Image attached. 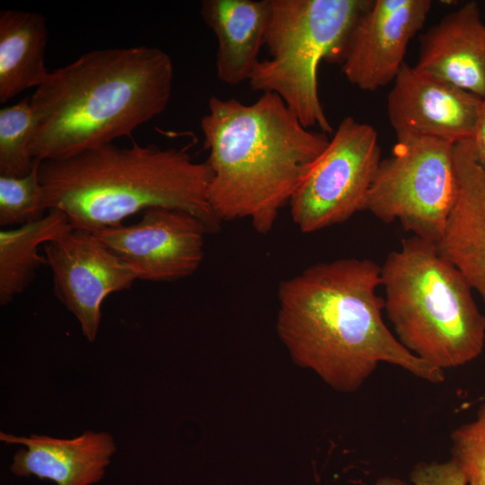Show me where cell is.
<instances>
[{"instance_id": "cell-14", "label": "cell", "mask_w": 485, "mask_h": 485, "mask_svg": "<svg viewBox=\"0 0 485 485\" xmlns=\"http://www.w3.org/2000/svg\"><path fill=\"white\" fill-rule=\"evenodd\" d=\"M419 71L485 99V22L471 1L420 36Z\"/></svg>"}, {"instance_id": "cell-5", "label": "cell", "mask_w": 485, "mask_h": 485, "mask_svg": "<svg viewBox=\"0 0 485 485\" xmlns=\"http://www.w3.org/2000/svg\"><path fill=\"white\" fill-rule=\"evenodd\" d=\"M384 311L400 343L441 369L464 366L485 346L472 288L436 244L411 235L381 266Z\"/></svg>"}, {"instance_id": "cell-4", "label": "cell", "mask_w": 485, "mask_h": 485, "mask_svg": "<svg viewBox=\"0 0 485 485\" xmlns=\"http://www.w3.org/2000/svg\"><path fill=\"white\" fill-rule=\"evenodd\" d=\"M134 140V139H133ZM128 147L114 143L63 160H45L39 177L48 210H59L75 229L90 232L122 225L152 207L188 212L210 233L220 222L209 204L212 171L187 147Z\"/></svg>"}, {"instance_id": "cell-22", "label": "cell", "mask_w": 485, "mask_h": 485, "mask_svg": "<svg viewBox=\"0 0 485 485\" xmlns=\"http://www.w3.org/2000/svg\"><path fill=\"white\" fill-rule=\"evenodd\" d=\"M413 485H467L464 476L452 460L444 463H421L410 473ZM374 485H408L403 481L385 476Z\"/></svg>"}, {"instance_id": "cell-3", "label": "cell", "mask_w": 485, "mask_h": 485, "mask_svg": "<svg viewBox=\"0 0 485 485\" xmlns=\"http://www.w3.org/2000/svg\"><path fill=\"white\" fill-rule=\"evenodd\" d=\"M200 127L215 216L249 220L260 234L273 229L330 140L304 128L273 93L250 104L213 95Z\"/></svg>"}, {"instance_id": "cell-16", "label": "cell", "mask_w": 485, "mask_h": 485, "mask_svg": "<svg viewBox=\"0 0 485 485\" xmlns=\"http://www.w3.org/2000/svg\"><path fill=\"white\" fill-rule=\"evenodd\" d=\"M271 0H203L200 15L217 40L216 71L229 85L250 80L260 62Z\"/></svg>"}, {"instance_id": "cell-12", "label": "cell", "mask_w": 485, "mask_h": 485, "mask_svg": "<svg viewBox=\"0 0 485 485\" xmlns=\"http://www.w3.org/2000/svg\"><path fill=\"white\" fill-rule=\"evenodd\" d=\"M483 100L404 63L387 96L396 137H421L456 145L475 137Z\"/></svg>"}, {"instance_id": "cell-6", "label": "cell", "mask_w": 485, "mask_h": 485, "mask_svg": "<svg viewBox=\"0 0 485 485\" xmlns=\"http://www.w3.org/2000/svg\"><path fill=\"white\" fill-rule=\"evenodd\" d=\"M372 0H271L265 36L270 57L260 60L248 84L278 94L310 129L333 134L320 100L322 61L340 62L348 35Z\"/></svg>"}, {"instance_id": "cell-9", "label": "cell", "mask_w": 485, "mask_h": 485, "mask_svg": "<svg viewBox=\"0 0 485 485\" xmlns=\"http://www.w3.org/2000/svg\"><path fill=\"white\" fill-rule=\"evenodd\" d=\"M93 233L128 266L137 279L170 282L198 269L205 257V236L210 232L188 212L152 207L134 225Z\"/></svg>"}, {"instance_id": "cell-1", "label": "cell", "mask_w": 485, "mask_h": 485, "mask_svg": "<svg viewBox=\"0 0 485 485\" xmlns=\"http://www.w3.org/2000/svg\"><path fill=\"white\" fill-rule=\"evenodd\" d=\"M381 266L342 258L313 264L278 288L276 330L298 366L340 392L357 391L380 363L432 383L445 372L406 349L383 318Z\"/></svg>"}, {"instance_id": "cell-20", "label": "cell", "mask_w": 485, "mask_h": 485, "mask_svg": "<svg viewBox=\"0 0 485 485\" xmlns=\"http://www.w3.org/2000/svg\"><path fill=\"white\" fill-rule=\"evenodd\" d=\"M37 160L23 177L0 176V226L23 225L42 219L48 211L40 181Z\"/></svg>"}, {"instance_id": "cell-17", "label": "cell", "mask_w": 485, "mask_h": 485, "mask_svg": "<svg viewBox=\"0 0 485 485\" xmlns=\"http://www.w3.org/2000/svg\"><path fill=\"white\" fill-rule=\"evenodd\" d=\"M48 31L39 13L4 10L0 13V102L27 89L40 86L49 71L45 65Z\"/></svg>"}, {"instance_id": "cell-7", "label": "cell", "mask_w": 485, "mask_h": 485, "mask_svg": "<svg viewBox=\"0 0 485 485\" xmlns=\"http://www.w3.org/2000/svg\"><path fill=\"white\" fill-rule=\"evenodd\" d=\"M454 145L421 137L397 138L382 159L366 198V210L436 244L454 202Z\"/></svg>"}, {"instance_id": "cell-15", "label": "cell", "mask_w": 485, "mask_h": 485, "mask_svg": "<svg viewBox=\"0 0 485 485\" xmlns=\"http://www.w3.org/2000/svg\"><path fill=\"white\" fill-rule=\"evenodd\" d=\"M0 440L27 447L15 454L10 467L13 474L34 475L57 485L99 482L116 450L112 436L106 432L85 431L72 439L39 435L16 436L1 432Z\"/></svg>"}, {"instance_id": "cell-10", "label": "cell", "mask_w": 485, "mask_h": 485, "mask_svg": "<svg viewBox=\"0 0 485 485\" xmlns=\"http://www.w3.org/2000/svg\"><path fill=\"white\" fill-rule=\"evenodd\" d=\"M43 248L55 295L78 320L84 336L93 342L102 302L110 294L129 289L136 275L87 230L74 228Z\"/></svg>"}, {"instance_id": "cell-8", "label": "cell", "mask_w": 485, "mask_h": 485, "mask_svg": "<svg viewBox=\"0 0 485 485\" xmlns=\"http://www.w3.org/2000/svg\"><path fill=\"white\" fill-rule=\"evenodd\" d=\"M381 160L375 128L345 117L289 202L298 230L318 232L366 210Z\"/></svg>"}, {"instance_id": "cell-11", "label": "cell", "mask_w": 485, "mask_h": 485, "mask_svg": "<svg viewBox=\"0 0 485 485\" xmlns=\"http://www.w3.org/2000/svg\"><path fill=\"white\" fill-rule=\"evenodd\" d=\"M431 6L429 0H372L354 22L343 48L339 63L346 79L366 92L393 83Z\"/></svg>"}, {"instance_id": "cell-21", "label": "cell", "mask_w": 485, "mask_h": 485, "mask_svg": "<svg viewBox=\"0 0 485 485\" xmlns=\"http://www.w3.org/2000/svg\"><path fill=\"white\" fill-rule=\"evenodd\" d=\"M451 441V459L467 485H485V398L474 419L454 429Z\"/></svg>"}, {"instance_id": "cell-23", "label": "cell", "mask_w": 485, "mask_h": 485, "mask_svg": "<svg viewBox=\"0 0 485 485\" xmlns=\"http://www.w3.org/2000/svg\"><path fill=\"white\" fill-rule=\"evenodd\" d=\"M472 141L478 151L485 156V99L482 101L478 127Z\"/></svg>"}, {"instance_id": "cell-2", "label": "cell", "mask_w": 485, "mask_h": 485, "mask_svg": "<svg viewBox=\"0 0 485 485\" xmlns=\"http://www.w3.org/2000/svg\"><path fill=\"white\" fill-rule=\"evenodd\" d=\"M173 64L156 47L96 49L49 72L31 97L29 151L34 160H63L133 132L162 114Z\"/></svg>"}, {"instance_id": "cell-19", "label": "cell", "mask_w": 485, "mask_h": 485, "mask_svg": "<svg viewBox=\"0 0 485 485\" xmlns=\"http://www.w3.org/2000/svg\"><path fill=\"white\" fill-rule=\"evenodd\" d=\"M34 117L31 97L0 110V176L23 177L37 160L30 154Z\"/></svg>"}, {"instance_id": "cell-18", "label": "cell", "mask_w": 485, "mask_h": 485, "mask_svg": "<svg viewBox=\"0 0 485 485\" xmlns=\"http://www.w3.org/2000/svg\"><path fill=\"white\" fill-rule=\"evenodd\" d=\"M67 216L48 210L40 220L0 231V304L5 305L24 292L37 270L48 265L38 252L42 243L57 240L73 230Z\"/></svg>"}, {"instance_id": "cell-13", "label": "cell", "mask_w": 485, "mask_h": 485, "mask_svg": "<svg viewBox=\"0 0 485 485\" xmlns=\"http://www.w3.org/2000/svg\"><path fill=\"white\" fill-rule=\"evenodd\" d=\"M454 163L456 196L436 247L485 304V156L468 140L454 145Z\"/></svg>"}]
</instances>
